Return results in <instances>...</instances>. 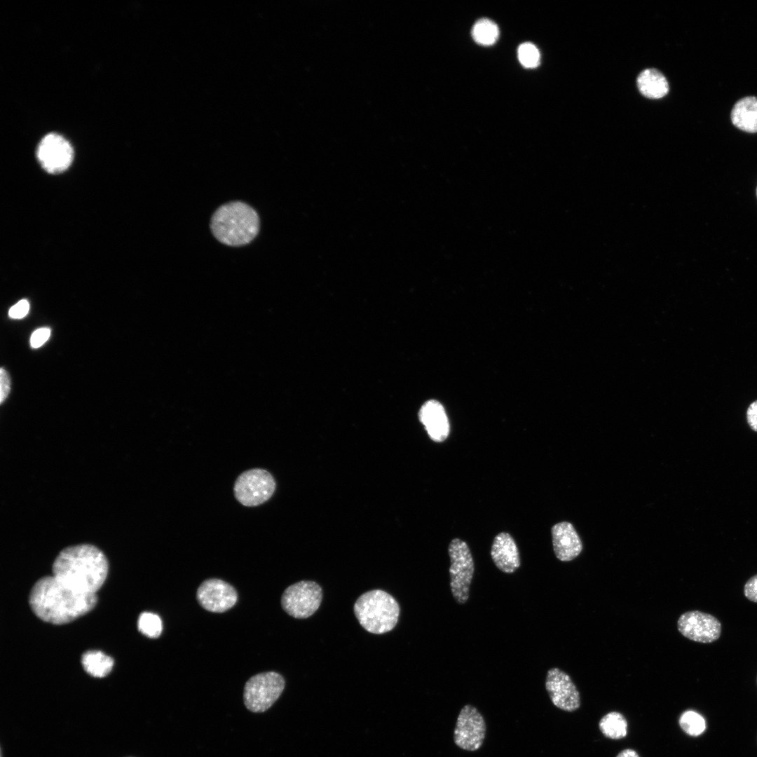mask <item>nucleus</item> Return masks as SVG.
<instances>
[{"mask_svg":"<svg viewBox=\"0 0 757 757\" xmlns=\"http://www.w3.org/2000/svg\"><path fill=\"white\" fill-rule=\"evenodd\" d=\"M29 602L39 618L62 625L90 611L96 605L97 596L73 589L53 575L43 577L34 584Z\"/></svg>","mask_w":757,"mask_h":757,"instance_id":"f257e3e1","label":"nucleus"},{"mask_svg":"<svg viewBox=\"0 0 757 757\" xmlns=\"http://www.w3.org/2000/svg\"><path fill=\"white\" fill-rule=\"evenodd\" d=\"M108 561L104 553L90 544L63 549L53 564V576L78 592L95 594L105 581Z\"/></svg>","mask_w":757,"mask_h":757,"instance_id":"f03ea898","label":"nucleus"},{"mask_svg":"<svg viewBox=\"0 0 757 757\" xmlns=\"http://www.w3.org/2000/svg\"><path fill=\"white\" fill-rule=\"evenodd\" d=\"M210 229L213 236L226 245H245L258 234L259 218L255 210L247 203L229 202L214 212Z\"/></svg>","mask_w":757,"mask_h":757,"instance_id":"7ed1b4c3","label":"nucleus"},{"mask_svg":"<svg viewBox=\"0 0 757 757\" xmlns=\"http://www.w3.org/2000/svg\"><path fill=\"white\" fill-rule=\"evenodd\" d=\"M355 615L360 625L372 634H384L396 625L400 606L388 593L374 589L362 594L354 605Z\"/></svg>","mask_w":757,"mask_h":757,"instance_id":"20e7f679","label":"nucleus"},{"mask_svg":"<svg viewBox=\"0 0 757 757\" xmlns=\"http://www.w3.org/2000/svg\"><path fill=\"white\" fill-rule=\"evenodd\" d=\"M450 587L456 601L463 604L468 600L470 586L475 572L473 558L467 543L453 538L449 545Z\"/></svg>","mask_w":757,"mask_h":757,"instance_id":"39448f33","label":"nucleus"},{"mask_svg":"<svg viewBox=\"0 0 757 757\" xmlns=\"http://www.w3.org/2000/svg\"><path fill=\"white\" fill-rule=\"evenodd\" d=\"M285 680L278 673L267 671L252 676L245 683L244 703L252 712H264L279 698L285 688Z\"/></svg>","mask_w":757,"mask_h":757,"instance_id":"423d86ee","label":"nucleus"},{"mask_svg":"<svg viewBox=\"0 0 757 757\" xmlns=\"http://www.w3.org/2000/svg\"><path fill=\"white\" fill-rule=\"evenodd\" d=\"M233 489L235 497L242 505L252 507L272 496L275 482L268 471L254 468L243 472L236 480Z\"/></svg>","mask_w":757,"mask_h":757,"instance_id":"0eeeda50","label":"nucleus"},{"mask_svg":"<svg viewBox=\"0 0 757 757\" xmlns=\"http://www.w3.org/2000/svg\"><path fill=\"white\" fill-rule=\"evenodd\" d=\"M322 599L320 586L313 581L304 580L285 589L281 597V605L290 616L304 619L311 616L318 609Z\"/></svg>","mask_w":757,"mask_h":757,"instance_id":"6e6552de","label":"nucleus"},{"mask_svg":"<svg viewBox=\"0 0 757 757\" xmlns=\"http://www.w3.org/2000/svg\"><path fill=\"white\" fill-rule=\"evenodd\" d=\"M486 732V721L480 711L473 705L463 706L453 730L455 744L465 751H477L483 745Z\"/></svg>","mask_w":757,"mask_h":757,"instance_id":"1a4fd4ad","label":"nucleus"},{"mask_svg":"<svg viewBox=\"0 0 757 757\" xmlns=\"http://www.w3.org/2000/svg\"><path fill=\"white\" fill-rule=\"evenodd\" d=\"M679 632L686 638L699 643H709L718 640L721 624L714 615L700 611H687L677 621Z\"/></svg>","mask_w":757,"mask_h":757,"instance_id":"9d476101","label":"nucleus"},{"mask_svg":"<svg viewBox=\"0 0 757 757\" xmlns=\"http://www.w3.org/2000/svg\"><path fill=\"white\" fill-rule=\"evenodd\" d=\"M36 156L46 171L49 173H60L71 165L74 151L64 137L56 133H50L41 140L36 150Z\"/></svg>","mask_w":757,"mask_h":757,"instance_id":"9b49d317","label":"nucleus"},{"mask_svg":"<svg viewBox=\"0 0 757 757\" xmlns=\"http://www.w3.org/2000/svg\"><path fill=\"white\" fill-rule=\"evenodd\" d=\"M545 688L552 704L558 709L572 712L580 706L579 691L570 676L557 667L548 670Z\"/></svg>","mask_w":757,"mask_h":757,"instance_id":"f8f14e48","label":"nucleus"},{"mask_svg":"<svg viewBox=\"0 0 757 757\" xmlns=\"http://www.w3.org/2000/svg\"><path fill=\"white\" fill-rule=\"evenodd\" d=\"M196 599L206 611L223 613L231 608L237 602L235 588L228 582L217 578L204 580L198 587Z\"/></svg>","mask_w":757,"mask_h":757,"instance_id":"ddd939ff","label":"nucleus"},{"mask_svg":"<svg viewBox=\"0 0 757 757\" xmlns=\"http://www.w3.org/2000/svg\"><path fill=\"white\" fill-rule=\"evenodd\" d=\"M556 557L561 561L576 558L582 550V543L575 528L568 521L554 524L551 529Z\"/></svg>","mask_w":757,"mask_h":757,"instance_id":"4468645a","label":"nucleus"},{"mask_svg":"<svg viewBox=\"0 0 757 757\" xmlns=\"http://www.w3.org/2000/svg\"><path fill=\"white\" fill-rule=\"evenodd\" d=\"M418 416L420 421L432 441L442 442L447 438L449 434V423L445 410L439 402H426L421 407Z\"/></svg>","mask_w":757,"mask_h":757,"instance_id":"2eb2a0df","label":"nucleus"},{"mask_svg":"<svg viewBox=\"0 0 757 757\" xmlns=\"http://www.w3.org/2000/svg\"><path fill=\"white\" fill-rule=\"evenodd\" d=\"M491 556L496 567L505 573H512L520 566L517 546L508 533L501 532L494 538Z\"/></svg>","mask_w":757,"mask_h":757,"instance_id":"dca6fc26","label":"nucleus"},{"mask_svg":"<svg viewBox=\"0 0 757 757\" xmlns=\"http://www.w3.org/2000/svg\"><path fill=\"white\" fill-rule=\"evenodd\" d=\"M733 125L746 132H757V97L749 96L737 101L731 111Z\"/></svg>","mask_w":757,"mask_h":757,"instance_id":"f3484780","label":"nucleus"},{"mask_svg":"<svg viewBox=\"0 0 757 757\" xmlns=\"http://www.w3.org/2000/svg\"><path fill=\"white\" fill-rule=\"evenodd\" d=\"M637 86L640 93L650 99H660L669 91L666 78L655 69H646L641 71L637 78Z\"/></svg>","mask_w":757,"mask_h":757,"instance_id":"a211bd4d","label":"nucleus"},{"mask_svg":"<svg viewBox=\"0 0 757 757\" xmlns=\"http://www.w3.org/2000/svg\"><path fill=\"white\" fill-rule=\"evenodd\" d=\"M81 663L88 674L94 677L102 678L111 671L114 660L101 651L89 650L83 655Z\"/></svg>","mask_w":757,"mask_h":757,"instance_id":"6ab92c4d","label":"nucleus"},{"mask_svg":"<svg viewBox=\"0 0 757 757\" xmlns=\"http://www.w3.org/2000/svg\"><path fill=\"white\" fill-rule=\"evenodd\" d=\"M599 727L606 737L612 739H622L627 734V721L618 711H611L604 715L599 723Z\"/></svg>","mask_w":757,"mask_h":757,"instance_id":"aec40b11","label":"nucleus"},{"mask_svg":"<svg viewBox=\"0 0 757 757\" xmlns=\"http://www.w3.org/2000/svg\"><path fill=\"white\" fill-rule=\"evenodd\" d=\"M472 36L479 44L489 46L493 44L499 36L497 25L492 20L483 18L475 22L472 29Z\"/></svg>","mask_w":757,"mask_h":757,"instance_id":"412c9836","label":"nucleus"},{"mask_svg":"<svg viewBox=\"0 0 757 757\" xmlns=\"http://www.w3.org/2000/svg\"><path fill=\"white\" fill-rule=\"evenodd\" d=\"M678 723L681 729L690 736H698L706 728L704 718L697 712L691 710L684 711L681 715Z\"/></svg>","mask_w":757,"mask_h":757,"instance_id":"4be33fe9","label":"nucleus"},{"mask_svg":"<svg viewBox=\"0 0 757 757\" xmlns=\"http://www.w3.org/2000/svg\"><path fill=\"white\" fill-rule=\"evenodd\" d=\"M137 626L139 631L149 638L158 637L163 629L162 621L158 615L153 613L144 612L140 614Z\"/></svg>","mask_w":757,"mask_h":757,"instance_id":"5701e85b","label":"nucleus"},{"mask_svg":"<svg viewBox=\"0 0 757 757\" xmlns=\"http://www.w3.org/2000/svg\"><path fill=\"white\" fill-rule=\"evenodd\" d=\"M520 63L526 68H535L540 63V55L537 47L531 43H524L518 48Z\"/></svg>","mask_w":757,"mask_h":757,"instance_id":"b1692460","label":"nucleus"},{"mask_svg":"<svg viewBox=\"0 0 757 757\" xmlns=\"http://www.w3.org/2000/svg\"><path fill=\"white\" fill-rule=\"evenodd\" d=\"M50 329L42 327L35 330L30 338L31 346L34 348L41 347L50 337Z\"/></svg>","mask_w":757,"mask_h":757,"instance_id":"393cba45","label":"nucleus"},{"mask_svg":"<svg viewBox=\"0 0 757 757\" xmlns=\"http://www.w3.org/2000/svg\"><path fill=\"white\" fill-rule=\"evenodd\" d=\"M29 310V301L27 299H22L10 308L8 315L11 318L20 319L27 314Z\"/></svg>","mask_w":757,"mask_h":757,"instance_id":"a878e982","label":"nucleus"},{"mask_svg":"<svg viewBox=\"0 0 757 757\" xmlns=\"http://www.w3.org/2000/svg\"><path fill=\"white\" fill-rule=\"evenodd\" d=\"M11 388L10 377L7 371L3 368L0 369V402L1 404L7 398Z\"/></svg>","mask_w":757,"mask_h":757,"instance_id":"bb28decb","label":"nucleus"},{"mask_svg":"<svg viewBox=\"0 0 757 757\" xmlns=\"http://www.w3.org/2000/svg\"><path fill=\"white\" fill-rule=\"evenodd\" d=\"M744 594L749 601L757 603V574L746 581L744 587Z\"/></svg>","mask_w":757,"mask_h":757,"instance_id":"cd10ccee","label":"nucleus"},{"mask_svg":"<svg viewBox=\"0 0 757 757\" xmlns=\"http://www.w3.org/2000/svg\"><path fill=\"white\" fill-rule=\"evenodd\" d=\"M746 418L751 428L757 432V400L749 405L746 411Z\"/></svg>","mask_w":757,"mask_h":757,"instance_id":"c85d7f7f","label":"nucleus"},{"mask_svg":"<svg viewBox=\"0 0 757 757\" xmlns=\"http://www.w3.org/2000/svg\"><path fill=\"white\" fill-rule=\"evenodd\" d=\"M616 757H640L638 753L634 749H626L621 751Z\"/></svg>","mask_w":757,"mask_h":757,"instance_id":"c756f323","label":"nucleus"}]
</instances>
